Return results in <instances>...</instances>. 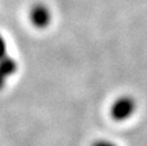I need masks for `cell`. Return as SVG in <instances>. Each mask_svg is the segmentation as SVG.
Returning <instances> with one entry per match:
<instances>
[{"label":"cell","instance_id":"cell-1","mask_svg":"<svg viewBox=\"0 0 147 146\" xmlns=\"http://www.w3.org/2000/svg\"><path fill=\"white\" fill-rule=\"evenodd\" d=\"M137 109V101L131 95H121L110 106V116L116 122H124L133 116Z\"/></svg>","mask_w":147,"mask_h":146},{"label":"cell","instance_id":"cell-2","mask_svg":"<svg viewBox=\"0 0 147 146\" xmlns=\"http://www.w3.org/2000/svg\"><path fill=\"white\" fill-rule=\"evenodd\" d=\"M29 18L32 25L37 29H45L51 24L52 13L44 3H34L29 11Z\"/></svg>","mask_w":147,"mask_h":146},{"label":"cell","instance_id":"cell-3","mask_svg":"<svg viewBox=\"0 0 147 146\" xmlns=\"http://www.w3.org/2000/svg\"><path fill=\"white\" fill-rule=\"evenodd\" d=\"M17 70V62L10 55H5L0 59V90L6 86L9 77H11Z\"/></svg>","mask_w":147,"mask_h":146},{"label":"cell","instance_id":"cell-4","mask_svg":"<svg viewBox=\"0 0 147 146\" xmlns=\"http://www.w3.org/2000/svg\"><path fill=\"white\" fill-rule=\"evenodd\" d=\"M90 146H118V145L115 141L110 140V139L100 138V139H96V140L92 141V144Z\"/></svg>","mask_w":147,"mask_h":146},{"label":"cell","instance_id":"cell-5","mask_svg":"<svg viewBox=\"0 0 147 146\" xmlns=\"http://www.w3.org/2000/svg\"><path fill=\"white\" fill-rule=\"evenodd\" d=\"M7 55V44L3 38V36L0 33V59Z\"/></svg>","mask_w":147,"mask_h":146}]
</instances>
